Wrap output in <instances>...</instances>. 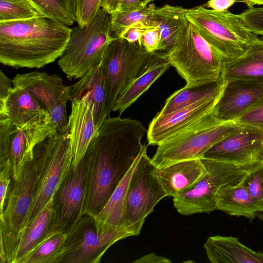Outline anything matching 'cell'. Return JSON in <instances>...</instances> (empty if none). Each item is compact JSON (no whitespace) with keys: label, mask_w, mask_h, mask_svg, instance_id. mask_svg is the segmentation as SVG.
<instances>
[{"label":"cell","mask_w":263,"mask_h":263,"mask_svg":"<svg viewBox=\"0 0 263 263\" xmlns=\"http://www.w3.org/2000/svg\"><path fill=\"white\" fill-rule=\"evenodd\" d=\"M202 158L258 167L263 165V128L239 125L208 150Z\"/></svg>","instance_id":"cell-16"},{"label":"cell","mask_w":263,"mask_h":263,"mask_svg":"<svg viewBox=\"0 0 263 263\" xmlns=\"http://www.w3.org/2000/svg\"><path fill=\"white\" fill-rule=\"evenodd\" d=\"M137 159V158L116 187L102 210L95 215L99 221L113 226L124 227L125 197Z\"/></svg>","instance_id":"cell-30"},{"label":"cell","mask_w":263,"mask_h":263,"mask_svg":"<svg viewBox=\"0 0 263 263\" xmlns=\"http://www.w3.org/2000/svg\"><path fill=\"white\" fill-rule=\"evenodd\" d=\"M70 138L67 122L62 129L49 135L34 147L36 186L25 229L55 194L71 168Z\"/></svg>","instance_id":"cell-3"},{"label":"cell","mask_w":263,"mask_h":263,"mask_svg":"<svg viewBox=\"0 0 263 263\" xmlns=\"http://www.w3.org/2000/svg\"><path fill=\"white\" fill-rule=\"evenodd\" d=\"M43 16L65 25L76 21L77 0H27Z\"/></svg>","instance_id":"cell-33"},{"label":"cell","mask_w":263,"mask_h":263,"mask_svg":"<svg viewBox=\"0 0 263 263\" xmlns=\"http://www.w3.org/2000/svg\"><path fill=\"white\" fill-rule=\"evenodd\" d=\"M186 17L224 61L242 54L257 37L239 14L228 10L216 11L200 6L187 9Z\"/></svg>","instance_id":"cell-7"},{"label":"cell","mask_w":263,"mask_h":263,"mask_svg":"<svg viewBox=\"0 0 263 263\" xmlns=\"http://www.w3.org/2000/svg\"><path fill=\"white\" fill-rule=\"evenodd\" d=\"M68 234L57 232L49 236L21 263H62Z\"/></svg>","instance_id":"cell-31"},{"label":"cell","mask_w":263,"mask_h":263,"mask_svg":"<svg viewBox=\"0 0 263 263\" xmlns=\"http://www.w3.org/2000/svg\"><path fill=\"white\" fill-rule=\"evenodd\" d=\"M134 263H170L171 261L167 258L159 256L154 253L144 255L140 258L134 261Z\"/></svg>","instance_id":"cell-44"},{"label":"cell","mask_w":263,"mask_h":263,"mask_svg":"<svg viewBox=\"0 0 263 263\" xmlns=\"http://www.w3.org/2000/svg\"><path fill=\"white\" fill-rule=\"evenodd\" d=\"M157 28H149L142 35L141 38L142 45L148 52H155L157 51L160 41Z\"/></svg>","instance_id":"cell-40"},{"label":"cell","mask_w":263,"mask_h":263,"mask_svg":"<svg viewBox=\"0 0 263 263\" xmlns=\"http://www.w3.org/2000/svg\"><path fill=\"white\" fill-rule=\"evenodd\" d=\"M88 161L85 155L78 166L71 167L54 197L55 219L52 234H67L84 214Z\"/></svg>","instance_id":"cell-14"},{"label":"cell","mask_w":263,"mask_h":263,"mask_svg":"<svg viewBox=\"0 0 263 263\" xmlns=\"http://www.w3.org/2000/svg\"><path fill=\"white\" fill-rule=\"evenodd\" d=\"M213 112L157 145L151 158L155 166L159 168L179 161L201 159L211 147L239 127L234 121L218 120Z\"/></svg>","instance_id":"cell-4"},{"label":"cell","mask_w":263,"mask_h":263,"mask_svg":"<svg viewBox=\"0 0 263 263\" xmlns=\"http://www.w3.org/2000/svg\"><path fill=\"white\" fill-rule=\"evenodd\" d=\"M226 81L222 78L217 81L186 85L176 91L166 100L157 115L164 116L196 102L222 93Z\"/></svg>","instance_id":"cell-29"},{"label":"cell","mask_w":263,"mask_h":263,"mask_svg":"<svg viewBox=\"0 0 263 263\" xmlns=\"http://www.w3.org/2000/svg\"><path fill=\"white\" fill-rule=\"evenodd\" d=\"M148 52L138 42L116 37L108 45L101 62L107 89L106 113L109 117L118 97L160 56Z\"/></svg>","instance_id":"cell-8"},{"label":"cell","mask_w":263,"mask_h":263,"mask_svg":"<svg viewBox=\"0 0 263 263\" xmlns=\"http://www.w3.org/2000/svg\"><path fill=\"white\" fill-rule=\"evenodd\" d=\"M115 37L110 14L101 8L87 25L71 29L58 65L69 80L81 79L100 65L105 50Z\"/></svg>","instance_id":"cell-5"},{"label":"cell","mask_w":263,"mask_h":263,"mask_svg":"<svg viewBox=\"0 0 263 263\" xmlns=\"http://www.w3.org/2000/svg\"><path fill=\"white\" fill-rule=\"evenodd\" d=\"M71 101V111L68 122L70 127L71 167L76 168L85 156L98 129L95 124L93 107L88 96Z\"/></svg>","instance_id":"cell-19"},{"label":"cell","mask_w":263,"mask_h":263,"mask_svg":"<svg viewBox=\"0 0 263 263\" xmlns=\"http://www.w3.org/2000/svg\"><path fill=\"white\" fill-rule=\"evenodd\" d=\"M120 0H102L101 8L111 14L118 11Z\"/></svg>","instance_id":"cell-46"},{"label":"cell","mask_w":263,"mask_h":263,"mask_svg":"<svg viewBox=\"0 0 263 263\" xmlns=\"http://www.w3.org/2000/svg\"><path fill=\"white\" fill-rule=\"evenodd\" d=\"M155 167L144 145L137 157L124 204V227L132 236L140 234L145 218L167 196L153 173Z\"/></svg>","instance_id":"cell-11"},{"label":"cell","mask_w":263,"mask_h":263,"mask_svg":"<svg viewBox=\"0 0 263 263\" xmlns=\"http://www.w3.org/2000/svg\"><path fill=\"white\" fill-rule=\"evenodd\" d=\"M164 55L178 74L192 85L221 78L223 60L188 21L171 49Z\"/></svg>","instance_id":"cell-6"},{"label":"cell","mask_w":263,"mask_h":263,"mask_svg":"<svg viewBox=\"0 0 263 263\" xmlns=\"http://www.w3.org/2000/svg\"><path fill=\"white\" fill-rule=\"evenodd\" d=\"M167 196L175 197L198 182L205 174L201 159L179 161L153 170Z\"/></svg>","instance_id":"cell-21"},{"label":"cell","mask_w":263,"mask_h":263,"mask_svg":"<svg viewBox=\"0 0 263 263\" xmlns=\"http://www.w3.org/2000/svg\"><path fill=\"white\" fill-rule=\"evenodd\" d=\"M13 86L26 90L37 99L49 114L57 130L67 124V103L70 99V86L64 85L55 74L32 71L18 73L12 79Z\"/></svg>","instance_id":"cell-15"},{"label":"cell","mask_w":263,"mask_h":263,"mask_svg":"<svg viewBox=\"0 0 263 263\" xmlns=\"http://www.w3.org/2000/svg\"><path fill=\"white\" fill-rule=\"evenodd\" d=\"M234 122L240 126L263 128V97Z\"/></svg>","instance_id":"cell-36"},{"label":"cell","mask_w":263,"mask_h":263,"mask_svg":"<svg viewBox=\"0 0 263 263\" xmlns=\"http://www.w3.org/2000/svg\"><path fill=\"white\" fill-rule=\"evenodd\" d=\"M136 120L106 118L87 148L84 214L96 215L103 208L120 181L144 146L146 133Z\"/></svg>","instance_id":"cell-1"},{"label":"cell","mask_w":263,"mask_h":263,"mask_svg":"<svg viewBox=\"0 0 263 263\" xmlns=\"http://www.w3.org/2000/svg\"><path fill=\"white\" fill-rule=\"evenodd\" d=\"M236 2V0H209L207 6L213 10L223 11L227 10Z\"/></svg>","instance_id":"cell-45"},{"label":"cell","mask_w":263,"mask_h":263,"mask_svg":"<svg viewBox=\"0 0 263 263\" xmlns=\"http://www.w3.org/2000/svg\"><path fill=\"white\" fill-rule=\"evenodd\" d=\"M201 160L206 169L204 175L191 187L173 198L174 206L180 214L190 215L216 210L219 190L240 182L249 173L258 168L242 167L203 158Z\"/></svg>","instance_id":"cell-10"},{"label":"cell","mask_w":263,"mask_h":263,"mask_svg":"<svg viewBox=\"0 0 263 263\" xmlns=\"http://www.w3.org/2000/svg\"><path fill=\"white\" fill-rule=\"evenodd\" d=\"M187 9L170 5L155 8L153 21L158 27L160 37L157 51L166 53L171 49L188 22L186 17Z\"/></svg>","instance_id":"cell-27"},{"label":"cell","mask_w":263,"mask_h":263,"mask_svg":"<svg viewBox=\"0 0 263 263\" xmlns=\"http://www.w3.org/2000/svg\"><path fill=\"white\" fill-rule=\"evenodd\" d=\"M164 53L136 78L117 98L112 111L122 114L136 102L170 66Z\"/></svg>","instance_id":"cell-28"},{"label":"cell","mask_w":263,"mask_h":263,"mask_svg":"<svg viewBox=\"0 0 263 263\" xmlns=\"http://www.w3.org/2000/svg\"><path fill=\"white\" fill-rule=\"evenodd\" d=\"M244 184L254 199L263 202V165L247 174Z\"/></svg>","instance_id":"cell-37"},{"label":"cell","mask_w":263,"mask_h":263,"mask_svg":"<svg viewBox=\"0 0 263 263\" xmlns=\"http://www.w3.org/2000/svg\"><path fill=\"white\" fill-rule=\"evenodd\" d=\"M0 217L2 215L7 192L11 177V166L9 161L0 165Z\"/></svg>","instance_id":"cell-39"},{"label":"cell","mask_w":263,"mask_h":263,"mask_svg":"<svg viewBox=\"0 0 263 263\" xmlns=\"http://www.w3.org/2000/svg\"><path fill=\"white\" fill-rule=\"evenodd\" d=\"M239 15L253 33L263 35V7H252Z\"/></svg>","instance_id":"cell-38"},{"label":"cell","mask_w":263,"mask_h":263,"mask_svg":"<svg viewBox=\"0 0 263 263\" xmlns=\"http://www.w3.org/2000/svg\"><path fill=\"white\" fill-rule=\"evenodd\" d=\"M40 14L27 0H0V23L25 20Z\"/></svg>","instance_id":"cell-34"},{"label":"cell","mask_w":263,"mask_h":263,"mask_svg":"<svg viewBox=\"0 0 263 263\" xmlns=\"http://www.w3.org/2000/svg\"><path fill=\"white\" fill-rule=\"evenodd\" d=\"M246 2L249 8L253 7L255 5H263V0H243Z\"/></svg>","instance_id":"cell-47"},{"label":"cell","mask_w":263,"mask_h":263,"mask_svg":"<svg viewBox=\"0 0 263 263\" xmlns=\"http://www.w3.org/2000/svg\"><path fill=\"white\" fill-rule=\"evenodd\" d=\"M130 236L125 227L111 226L95 215L84 214L68 234L62 263H99L112 245Z\"/></svg>","instance_id":"cell-12"},{"label":"cell","mask_w":263,"mask_h":263,"mask_svg":"<svg viewBox=\"0 0 263 263\" xmlns=\"http://www.w3.org/2000/svg\"><path fill=\"white\" fill-rule=\"evenodd\" d=\"M156 7L154 4L143 9L129 11H117L110 14L111 31L115 37L120 35L129 28L138 25L149 28L157 27L153 21V14Z\"/></svg>","instance_id":"cell-32"},{"label":"cell","mask_w":263,"mask_h":263,"mask_svg":"<svg viewBox=\"0 0 263 263\" xmlns=\"http://www.w3.org/2000/svg\"><path fill=\"white\" fill-rule=\"evenodd\" d=\"M221 93L203 99L166 115H157L149 124L147 131L148 144L158 145L172 135L213 112Z\"/></svg>","instance_id":"cell-17"},{"label":"cell","mask_w":263,"mask_h":263,"mask_svg":"<svg viewBox=\"0 0 263 263\" xmlns=\"http://www.w3.org/2000/svg\"><path fill=\"white\" fill-rule=\"evenodd\" d=\"M102 0H77L76 21L80 27L88 25L101 9Z\"/></svg>","instance_id":"cell-35"},{"label":"cell","mask_w":263,"mask_h":263,"mask_svg":"<svg viewBox=\"0 0 263 263\" xmlns=\"http://www.w3.org/2000/svg\"><path fill=\"white\" fill-rule=\"evenodd\" d=\"M13 87L12 80H10L3 72L0 71V101L5 100L10 90Z\"/></svg>","instance_id":"cell-42"},{"label":"cell","mask_w":263,"mask_h":263,"mask_svg":"<svg viewBox=\"0 0 263 263\" xmlns=\"http://www.w3.org/2000/svg\"><path fill=\"white\" fill-rule=\"evenodd\" d=\"M57 131L51 119L36 125L20 127L0 117V165L10 162L13 181L18 179L25 163L33 159L35 146Z\"/></svg>","instance_id":"cell-13"},{"label":"cell","mask_w":263,"mask_h":263,"mask_svg":"<svg viewBox=\"0 0 263 263\" xmlns=\"http://www.w3.org/2000/svg\"><path fill=\"white\" fill-rule=\"evenodd\" d=\"M203 247L212 263H263V252L252 250L235 237L210 236Z\"/></svg>","instance_id":"cell-22"},{"label":"cell","mask_w":263,"mask_h":263,"mask_svg":"<svg viewBox=\"0 0 263 263\" xmlns=\"http://www.w3.org/2000/svg\"><path fill=\"white\" fill-rule=\"evenodd\" d=\"M149 27L138 25L132 26L125 30L119 37L123 38L129 42H138L141 45V38L144 32Z\"/></svg>","instance_id":"cell-41"},{"label":"cell","mask_w":263,"mask_h":263,"mask_svg":"<svg viewBox=\"0 0 263 263\" xmlns=\"http://www.w3.org/2000/svg\"><path fill=\"white\" fill-rule=\"evenodd\" d=\"M221 77L233 79L263 80V39L257 37L241 55L223 61Z\"/></svg>","instance_id":"cell-26"},{"label":"cell","mask_w":263,"mask_h":263,"mask_svg":"<svg viewBox=\"0 0 263 263\" xmlns=\"http://www.w3.org/2000/svg\"><path fill=\"white\" fill-rule=\"evenodd\" d=\"M71 29L47 16L0 23V62L15 68H40L60 58Z\"/></svg>","instance_id":"cell-2"},{"label":"cell","mask_w":263,"mask_h":263,"mask_svg":"<svg viewBox=\"0 0 263 263\" xmlns=\"http://www.w3.org/2000/svg\"><path fill=\"white\" fill-rule=\"evenodd\" d=\"M36 182L34 157L24 165L17 180L13 181L5 209L0 217L1 263H12L15 251L25 229Z\"/></svg>","instance_id":"cell-9"},{"label":"cell","mask_w":263,"mask_h":263,"mask_svg":"<svg viewBox=\"0 0 263 263\" xmlns=\"http://www.w3.org/2000/svg\"><path fill=\"white\" fill-rule=\"evenodd\" d=\"M85 95L92 104L95 124L99 129L107 118L106 80L101 63L70 86V101Z\"/></svg>","instance_id":"cell-23"},{"label":"cell","mask_w":263,"mask_h":263,"mask_svg":"<svg viewBox=\"0 0 263 263\" xmlns=\"http://www.w3.org/2000/svg\"><path fill=\"white\" fill-rule=\"evenodd\" d=\"M245 179L236 184L219 190L216 195V210L231 216L263 220V202L256 200L249 193L244 184Z\"/></svg>","instance_id":"cell-24"},{"label":"cell","mask_w":263,"mask_h":263,"mask_svg":"<svg viewBox=\"0 0 263 263\" xmlns=\"http://www.w3.org/2000/svg\"><path fill=\"white\" fill-rule=\"evenodd\" d=\"M0 117L8 119L20 127L32 126L51 119L37 99L24 89L15 86L5 100L0 101Z\"/></svg>","instance_id":"cell-20"},{"label":"cell","mask_w":263,"mask_h":263,"mask_svg":"<svg viewBox=\"0 0 263 263\" xmlns=\"http://www.w3.org/2000/svg\"><path fill=\"white\" fill-rule=\"evenodd\" d=\"M142 4L144 7H146L148 4H149L150 2L154 1L155 0H140Z\"/></svg>","instance_id":"cell-48"},{"label":"cell","mask_w":263,"mask_h":263,"mask_svg":"<svg viewBox=\"0 0 263 263\" xmlns=\"http://www.w3.org/2000/svg\"><path fill=\"white\" fill-rule=\"evenodd\" d=\"M54 195L29 223L18 243L12 263H21L44 240L53 234L55 219Z\"/></svg>","instance_id":"cell-25"},{"label":"cell","mask_w":263,"mask_h":263,"mask_svg":"<svg viewBox=\"0 0 263 263\" xmlns=\"http://www.w3.org/2000/svg\"><path fill=\"white\" fill-rule=\"evenodd\" d=\"M144 7L140 0H120L118 11L129 12L140 10Z\"/></svg>","instance_id":"cell-43"},{"label":"cell","mask_w":263,"mask_h":263,"mask_svg":"<svg viewBox=\"0 0 263 263\" xmlns=\"http://www.w3.org/2000/svg\"><path fill=\"white\" fill-rule=\"evenodd\" d=\"M262 97L263 80L227 81L213 114L221 121H234Z\"/></svg>","instance_id":"cell-18"}]
</instances>
